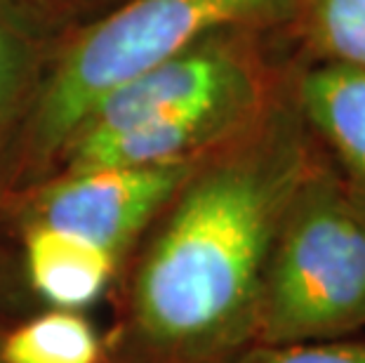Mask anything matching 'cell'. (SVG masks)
<instances>
[{"label": "cell", "mask_w": 365, "mask_h": 363, "mask_svg": "<svg viewBox=\"0 0 365 363\" xmlns=\"http://www.w3.org/2000/svg\"><path fill=\"white\" fill-rule=\"evenodd\" d=\"M323 149L292 92L200 160L173 200L135 283V316L182 363H236L257 344L264 279L299 184Z\"/></svg>", "instance_id": "6da1fadb"}, {"label": "cell", "mask_w": 365, "mask_h": 363, "mask_svg": "<svg viewBox=\"0 0 365 363\" xmlns=\"http://www.w3.org/2000/svg\"><path fill=\"white\" fill-rule=\"evenodd\" d=\"M354 335H365V203L321 153L271 250L257 344Z\"/></svg>", "instance_id": "7a4b0ae2"}, {"label": "cell", "mask_w": 365, "mask_h": 363, "mask_svg": "<svg viewBox=\"0 0 365 363\" xmlns=\"http://www.w3.org/2000/svg\"><path fill=\"white\" fill-rule=\"evenodd\" d=\"M297 0H128L85 29L45 81L31 118L41 153H57L104 95L203 38L292 24Z\"/></svg>", "instance_id": "3957f363"}, {"label": "cell", "mask_w": 365, "mask_h": 363, "mask_svg": "<svg viewBox=\"0 0 365 363\" xmlns=\"http://www.w3.org/2000/svg\"><path fill=\"white\" fill-rule=\"evenodd\" d=\"M203 158L66 173L38 198V222L118 255L146 222L170 205Z\"/></svg>", "instance_id": "277c9868"}, {"label": "cell", "mask_w": 365, "mask_h": 363, "mask_svg": "<svg viewBox=\"0 0 365 363\" xmlns=\"http://www.w3.org/2000/svg\"><path fill=\"white\" fill-rule=\"evenodd\" d=\"M292 92L318 146L365 203V71L309 59L292 71Z\"/></svg>", "instance_id": "5b68a950"}, {"label": "cell", "mask_w": 365, "mask_h": 363, "mask_svg": "<svg viewBox=\"0 0 365 363\" xmlns=\"http://www.w3.org/2000/svg\"><path fill=\"white\" fill-rule=\"evenodd\" d=\"M26 267L34 288L61 309H81L102 295L115 255L71 231L36 222L26 234Z\"/></svg>", "instance_id": "8992f818"}, {"label": "cell", "mask_w": 365, "mask_h": 363, "mask_svg": "<svg viewBox=\"0 0 365 363\" xmlns=\"http://www.w3.org/2000/svg\"><path fill=\"white\" fill-rule=\"evenodd\" d=\"M3 363H99L95 328L71 309L41 314L0 344Z\"/></svg>", "instance_id": "52a82bcc"}, {"label": "cell", "mask_w": 365, "mask_h": 363, "mask_svg": "<svg viewBox=\"0 0 365 363\" xmlns=\"http://www.w3.org/2000/svg\"><path fill=\"white\" fill-rule=\"evenodd\" d=\"M290 29L309 59L365 71V0H297Z\"/></svg>", "instance_id": "ba28073f"}, {"label": "cell", "mask_w": 365, "mask_h": 363, "mask_svg": "<svg viewBox=\"0 0 365 363\" xmlns=\"http://www.w3.org/2000/svg\"><path fill=\"white\" fill-rule=\"evenodd\" d=\"M34 41L26 29L10 12L0 10V128L24 95L34 68Z\"/></svg>", "instance_id": "9c48e42d"}, {"label": "cell", "mask_w": 365, "mask_h": 363, "mask_svg": "<svg viewBox=\"0 0 365 363\" xmlns=\"http://www.w3.org/2000/svg\"><path fill=\"white\" fill-rule=\"evenodd\" d=\"M236 363H365V335L294 344H255Z\"/></svg>", "instance_id": "30bf717a"}, {"label": "cell", "mask_w": 365, "mask_h": 363, "mask_svg": "<svg viewBox=\"0 0 365 363\" xmlns=\"http://www.w3.org/2000/svg\"><path fill=\"white\" fill-rule=\"evenodd\" d=\"M0 363H3V361H0Z\"/></svg>", "instance_id": "8fae6325"}]
</instances>
